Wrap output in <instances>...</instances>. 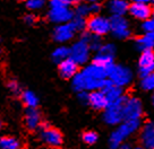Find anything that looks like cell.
<instances>
[{
  "mask_svg": "<svg viewBox=\"0 0 154 149\" xmlns=\"http://www.w3.org/2000/svg\"><path fill=\"white\" fill-rule=\"evenodd\" d=\"M19 1H26V0H19Z\"/></svg>",
  "mask_w": 154,
  "mask_h": 149,
  "instance_id": "46",
  "label": "cell"
},
{
  "mask_svg": "<svg viewBox=\"0 0 154 149\" xmlns=\"http://www.w3.org/2000/svg\"><path fill=\"white\" fill-rule=\"evenodd\" d=\"M129 15L137 20H145L149 18L153 14V9L149 4H143V2H131L128 8Z\"/></svg>",
  "mask_w": 154,
  "mask_h": 149,
  "instance_id": "13",
  "label": "cell"
},
{
  "mask_svg": "<svg viewBox=\"0 0 154 149\" xmlns=\"http://www.w3.org/2000/svg\"><path fill=\"white\" fill-rule=\"evenodd\" d=\"M87 96H88V91H79L78 93V100L84 103V104H86L87 103Z\"/></svg>",
  "mask_w": 154,
  "mask_h": 149,
  "instance_id": "36",
  "label": "cell"
},
{
  "mask_svg": "<svg viewBox=\"0 0 154 149\" xmlns=\"http://www.w3.org/2000/svg\"><path fill=\"white\" fill-rule=\"evenodd\" d=\"M76 31L74 29L70 23L66 24H59L53 29L52 37L58 43H66L74 39Z\"/></svg>",
  "mask_w": 154,
  "mask_h": 149,
  "instance_id": "12",
  "label": "cell"
},
{
  "mask_svg": "<svg viewBox=\"0 0 154 149\" xmlns=\"http://www.w3.org/2000/svg\"><path fill=\"white\" fill-rule=\"evenodd\" d=\"M124 97L118 101L109 103L106 109L103 110L104 111L103 120L108 125H118L124 121V111H122Z\"/></svg>",
  "mask_w": 154,
  "mask_h": 149,
  "instance_id": "6",
  "label": "cell"
},
{
  "mask_svg": "<svg viewBox=\"0 0 154 149\" xmlns=\"http://www.w3.org/2000/svg\"><path fill=\"white\" fill-rule=\"evenodd\" d=\"M40 138L50 148H59L63 141V133L57 128H53L48 122H42L40 125Z\"/></svg>",
  "mask_w": 154,
  "mask_h": 149,
  "instance_id": "4",
  "label": "cell"
},
{
  "mask_svg": "<svg viewBox=\"0 0 154 149\" xmlns=\"http://www.w3.org/2000/svg\"><path fill=\"white\" fill-rule=\"evenodd\" d=\"M140 28L143 31V33H151V32H154V18L151 16L149 18L145 19L142 22V25H140Z\"/></svg>",
  "mask_w": 154,
  "mask_h": 149,
  "instance_id": "32",
  "label": "cell"
},
{
  "mask_svg": "<svg viewBox=\"0 0 154 149\" xmlns=\"http://www.w3.org/2000/svg\"><path fill=\"white\" fill-rule=\"evenodd\" d=\"M131 2H143V4H149L152 0H130Z\"/></svg>",
  "mask_w": 154,
  "mask_h": 149,
  "instance_id": "38",
  "label": "cell"
},
{
  "mask_svg": "<svg viewBox=\"0 0 154 149\" xmlns=\"http://www.w3.org/2000/svg\"><path fill=\"white\" fill-rule=\"evenodd\" d=\"M86 31L88 33L103 36L110 33V19L102 15H92L86 19Z\"/></svg>",
  "mask_w": 154,
  "mask_h": 149,
  "instance_id": "5",
  "label": "cell"
},
{
  "mask_svg": "<svg viewBox=\"0 0 154 149\" xmlns=\"http://www.w3.org/2000/svg\"><path fill=\"white\" fill-rule=\"evenodd\" d=\"M79 66L72 59L67 58L63 60L61 62H59V66H58V70H59V73L60 76L65 79H72L77 72L79 71Z\"/></svg>",
  "mask_w": 154,
  "mask_h": 149,
  "instance_id": "18",
  "label": "cell"
},
{
  "mask_svg": "<svg viewBox=\"0 0 154 149\" xmlns=\"http://www.w3.org/2000/svg\"><path fill=\"white\" fill-rule=\"evenodd\" d=\"M81 0H50V7H72L79 4Z\"/></svg>",
  "mask_w": 154,
  "mask_h": 149,
  "instance_id": "29",
  "label": "cell"
},
{
  "mask_svg": "<svg viewBox=\"0 0 154 149\" xmlns=\"http://www.w3.org/2000/svg\"><path fill=\"white\" fill-rule=\"evenodd\" d=\"M83 141L86 145H94L96 144V141L99 139V136L95 131H92V130H88V131H85L82 136Z\"/></svg>",
  "mask_w": 154,
  "mask_h": 149,
  "instance_id": "30",
  "label": "cell"
},
{
  "mask_svg": "<svg viewBox=\"0 0 154 149\" xmlns=\"http://www.w3.org/2000/svg\"><path fill=\"white\" fill-rule=\"evenodd\" d=\"M22 102L26 107H38V95L32 91H23L20 94Z\"/></svg>",
  "mask_w": 154,
  "mask_h": 149,
  "instance_id": "22",
  "label": "cell"
},
{
  "mask_svg": "<svg viewBox=\"0 0 154 149\" xmlns=\"http://www.w3.org/2000/svg\"><path fill=\"white\" fill-rule=\"evenodd\" d=\"M91 57V49L85 40L82 37L76 41L75 43L69 48V58L72 59L75 62L81 66V64H86L87 61Z\"/></svg>",
  "mask_w": 154,
  "mask_h": 149,
  "instance_id": "9",
  "label": "cell"
},
{
  "mask_svg": "<svg viewBox=\"0 0 154 149\" xmlns=\"http://www.w3.org/2000/svg\"><path fill=\"white\" fill-rule=\"evenodd\" d=\"M124 120H140L143 116V104L135 96L124 97Z\"/></svg>",
  "mask_w": 154,
  "mask_h": 149,
  "instance_id": "7",
  "label": "cell"
},
{
  "mask_svg": "<svg viewBox=\"0 0 154 149\" xmlns=\"http://www.w3.org/2000/svg\"><path fill=\"white\" fill-rule=\"evenodd\" d=\"M151 2H153V5H154V0H152V1H151Z\"/></svg>",
  "mask_w": 154,
  "mask_h": 149,
  "instance_id": "45",
  "label": "cell"
},
{
  "mask_svg": "<svg viewBox=\"0 0 154 149\" xmlns=\"http://www.w3.org/2000/svg\"><path fill=\"white\" fill-rule=\"evenodd\" d=\"M74 14L76 15V16L84 17V18H86L87 16H91V14H90V7H88V4H85V2L77 4L76 8H75V10H74Z\"/></svg>",
  "mask_w": 154,
  "mask_h": 149,
  "instance_id": "28",
  "label": "cell"
},
{
  "mask_svg": "<svg viewBox=\"0 0 154 149\" xmlns=\"http://www.w3.org/2000/svg\"><path fill=\"white\" fill-rule=\"evenodd\" d=\"M106 6L112 16H124L128 13L129 8L128 0H109Z\"/></svg>",
  "mask_w": 154,
  "mask_h": 149,
  "instance_id": "19",
  "label": "cell"
},
{
  "mask_svg": "<svg viewBox=\"0 0 154 149\" xmlns=\"http://www.w3.org/2000/svg\"><path fill=\"white\" fill-rule=\"evenodd\" d=\"M82 39L85 40L88 44V46L91 49V51H97L99 49L101 48L102 43V39L101 36H96V35H93V34L88 33L87 31H84L82 34Z\"/></svg>",
  "mask_w": 154,
  "mask_h": 149,
  "instance_id": "23",
  "label": "cell"
},
{
  "mask_svg": "<svg viewBox=\"0 0 154 149\" xmlns=\"http://www.w3.org/2000/svg\"><path fill=\"white\" fill-rule=\"evenodd\" d=\"M140 140L145 149H154V121H147L140 128Z\"/></svg>",
  "mask_w": 154,
  "mask_h": 149,
  "instance_id": "14",
  "label": "cell"
},
{
  "mask_svg": "<svg viewBox=\"0 0 154 149\" xmlns=\"http://www.w3.org/2000/svg\"><path fill=\"white\" fill-rule=\"evenodd\" d=\"M131 149H145L144 147H142V146H136V147H134V148Z\"/></svg>",
  "mask_w": 154,
  "mask_h": 149,
  "instance_id": "40",
  "label": "cell"
},
{
  "mask_svg": "<svg viewBox=\"0 0 154 149\" xmlns=\"http://www.w3.org/2000/svg\"><path fill=\"white\" fill-rule=\"evenodd\" d=\"M88 7H90V14L92 15H97L100 14V11L102 9V6L100 2H92V4H88Z\"/></svg>",
  "mask_w": 154,
  "mask_h": 149,
  "instance_id": "34",
  "label": "cell"
},
{
  "mask_svg": "<svg viewBox=\"0 0 154 149\" xmlns=\"http://www.w3.org/2000/svg\"><path fill=\"white\" fill-rule=\"evenodd\" d=\"M82 1L85 4H92V2H100L101 0H82Z\"/></svg>",
  "mask_w": 154,
  "mask_h": 149,
  "instance_id": "39",
  "label": "cell"
},
{
  "mask_svg": "<svg viewBox=\"0 0 154 149\" xmlns=\"http://www.w3.org/2000/svg\"><path fill=\"white\" fill-rule=\"evenodd\" d=\"M2 129V122H1V120H0V130Z\"/></svg>",
  "mask_w": 154,
  "mask_h": 149,
  "instance_id": "42",
  "label": "cell"
},
{
  "mask_svg": "<svg viewBox=\"0 0 154 149\" xmlns=\"http://www.w3.org/2000/svg\"><path fill=\"white\" fill-rule=\"evenodd\" d=\"M118 149H131V146L129 144H127V142H122Z\"/></svg>",
  "mask_w": 154,
  "mask_h": 149,
  "instance_id": "37",
  "label": "cell"
},
{
  "mask_svg": "<svg viewBox=\"0 0 154 149\" xmlns=\"http://www.w3.org/2000/svg\"><path fill=\"white\" fill-rule=\"evenodd\" d=\"M140 129V120H124L117 125L109 138V147L111 149H118L127 138L133 136Z\"/></svg>",
  "mask_w": 154,
  "mask_h": 149,
  "instance_id": "2",
  "label": "cell"
},
{
  "mask_svg": "<svg viewBox=\"0 0 154 149\" xmlns=\"http://www.w3.org/2000/svg\"><path fill=\"white\" fill-rule=\"evenodd\" d=\"M93 63L100 66L108 71L115 64V57L110 55V54H106V53L100 52V51H96V54L93 58Z\"/></svg>",
  "mask_w": 154,
  "mask_h": 149,
  "instance_id": "21",
  "label": "cell"
},
{
  "mask_svg": "<svg viewBox=\"0 0 154 149\" xmlns=\"http://www.w3.org/2000/svg\"><path fill=\"white\" fill-rule=\"evenodd\" d=\"M20 141L13 136L0 137V149H20Z\"/></svg>",
  "mask_w": 154,
  "mask_h": 149,
  "instance_id": "24",
  "label": "cell"
},
{
  "mask_svg": "<svg viewBox=\"0 0 154 149\" xmlns=\"http://www.w3.org/2000/svg\"><path fill=\"white\" fill-rule=\"evenodd\" d=\"M140 87L143 91H154V71L149 72L143 77H140Z\"/></svg>",
  "mask_w": 154,
  "mask_h": 149,
  "instance_id": "26",
  "label": "cell"
},
{
  "mask_svg": "<svg viewBox=\"0 0 154 149\" xmlns=\"http://www.w3.org/2000/svg\"><path fill=\"white\" fill-rule=\"evenodd\" d=\"M110 32L117 40H127L131 35L129 22L124 16H111Z\"/></svg>",
  "mask_w": 154,
  "mask_h": 149,
  "instance_id": "8",
  "label": "cell"
},
{
  "mask_svg": "<svg viewBox=\"0 0 154 149\" xmlns=\"http://www.w3.org/2000/svg\"><path fill=\"white\" fill-rule=\"evenodd\" d=\"M47 0H26V7L29 10H40L45 6Z\"/></svg>",
  "mask_w": 154,
  "mask_h": 149,
  "instance_id": "31",
  "label": "cell"
},
{
  "mask_svg": "<svg viewBox=\"0 0 154 149\" xmlns=\"http://www.w3.org/2000/svg\"><path fill=\"white\" fill-rule=\"evenodd\" d=\"M24 22L27 25H34L36 23V17H35V15H33V14H29L24 17Z\"/></svg>",
  "mask_w": 154,
  "mask_h": 149,
  "instance_id": "35",
  "label": "cell"
},
{
  "mask_svg": "<svg viewBox=\"0 0 154 149\" xmlns=\"http://www.w3.org/2000/svg\"><path fill=\"white\" fill-rule=\"evenodd\" d=\"M135 44L140 51L154 50V32L144 33L143 35L138 36L135 41Z\"/></svg>",
  "mask_w": 154,
  "mask_h": 149,
  "instance_id": "20",
  "label": "cell"
},
{
  "mask_svg": "<svg viewBox=\"0 0 154 149\" xmlns=\"http://www.w3.org/2000/svg\"><path fill=\"white\" fill-rule=\"evenodd\" d=\"M1 54H2V50H1V49H0V55H1Z\"/></svg>",
  "mask_w": 154,
  "mask_h": 149,
  "instance_id": "43",
  "label": "cell"
},
{
  "mask_svg": "<svg viewBox=\"0 0 154 149\" xmlns=\"http://www.w3.org/2000/svg\"><path fill=\"white\" fill-rule=\"evenodd\" d=\"M152 17L154 18V10H153V14H152Z\"/></svg>",
  "mask_w": 154,
  "mask_h": 149,
  "instance_id": "44",
  "label": "cell"
},
{
  "mask_svg": "<svg viewBox=\"0 0 154 149\" xmlns=\"http://www.w3.org/2000/svg\"><path fill=\"white\" fill-rule=\"evenodd\" d=\"M69 23L72 24V26L76 32H84L86 29V18H84V17L74 15L72 19Z\"/></svg>",
  "mask_w": 154,
  "mask_h": 149,
  "instance_id": "27",
  "label": "cell"
},
{
  "mask_svg": "<svg viewBox=\"0 0 154 149\" xmlns=\"http://www.w3.org/2000/svg\"><path fill=\"white\" fill-rule=\"evenodd\" d=\"M87 105H90L95 111H103L109 104L108 100L106 98L103 91L101 89L97 91H88V96H87Z\"/></svg>",
  "mask_w": 154,
  "mask_h": 149,
  "instance_id": "16",
  "label": "cell"
},
{
  "mask_svg": "<svg viewBox=\"0 0 154 149\" xmlns=\"http://www.w3.org/2000/svg\"><path fill=\"white\" fill-rule=\"evenodd\" d=\"M7 86H8V89H9L13 94H20L22 91H20V86H19V82L17 80H15V79H10L8 84H7Z\"/></svg>",
  "mask_w": 154,
  "mask_h": 149,
  "instance_id": "33",
  "label": "cell"
},
{
  "mask_svg": "<svg viewBox=\"0 0 154 149\" xmlns=\"http://www.w3.org/2000/svg\"><path fill=\"white\" fill-rule=\"evenodd\" d=\"M69 58V48L65 45H60L53 50L52 52V59L56 62H61L63 60Z\"/></svg>",
  "mask_w": 154,
  "mask_h": 149,
  "instance_id": "25",
  "label": "cell"
},
{
  "mask_svg": "<svg viewBox=\"0 0 154 149\" xmlns=\"http://www.w3.org/2000/svg\"><path fill=\"white\" fill-rule=\"evenodd\" d=\"M138 73L140 77L154 71V50H145L142 51L138 58Z\"/></svg>",
  "mask_w": 154,
  "mask_h": 149,
  "instance_id": "11",
  "label": "cell"
},
{
  "mask_svg": "<svg viewBox=\"0 0 154 149\" xmlns=\"http://www.w3.org/2000/svg\"><path fill=\"white\" fill-rule=\"evenodd\" d=\"M133 79L134 73L131 69L124 64H113L108 70V80L121 88L129 86Z\"/></svg>",
  "mask_w": 154,
  "mask_h": 149,
  "instance_id": "3",
  "label": "cell"
},
{
  "mask_svg": "<svg viewBox=\"0 0 154 149\" xmlns=\"http://www.w3.org/2000/svg\"><path fill=\"white\" fill-rule=\"evenodd\" d=\"M108 80V71L95 63H90L72 78L74 91H92L101 89Z\"/></svg>",
  "mask_w": 154,
  "mask_h": 149,
  "instance_id": "1",
  "label": "cell"
},
{
  "mask_svg": "<svg viewBox=\"0 0 154 149\" xmlns=\"http://www.w3.org/2000/svg\"><path fill=\"white\" fill-rule=\"evenodd\" d=\"M101 91H103V94H104V96H106V98L108 100L109 103L118 101V100H120V98H122V97L125 96L124 88L117 86V85L112 84L109 80H106V84L101 88Z\"/></svg>",
  "mask_w": 154,
  "mask_h": 149,
  "instance_id": "17",
  "label": "cell"
},
{
  "mask_svg": "<svg viewBox=\"0 0 154 149\" xmlns=\"http://www.w3.org/2000/svg\"><path fill=\"white\" fill-rule=\"evenodd\" d=\"M25 127L31 131L38 130L42 123V115L38 107H26L24 114Z\"/></svg>",
  "mask_w": 154,
  "mask_h": 149,
  "instance_id": "15",
  "label": "cell"
},
{
  "mask_svg": "<svg viewBox=\"0 0 154 149\" xmlns=\"http://www.w3.org/2000/svg\"><path fill=\"white\" fill-rule=\"evenodd\" d=\"M74 10L69 7H50L48 18L54 24H66L74 17Z\"/></svg>",
  "mask_w": 154,
  "mask_h": 149,
  "instance_id": "10",
  "label": "cell"
},
{
  "mask_svg": "<svg viewBox=\"0 0 154 149\" xmlns=\"http://www.w3.org/2000/svg\"><path fill=\"white\" fill-rule=\"evenodd\" d=\"M152 93H153V94H152V98H151V100H152V104H153V106H154V91H152Z\"/></svg>",
  "mask_w": 154,
  "mask_h": 149,
  "instance_id": "41",
  "label": "cell"
}]
</instances>
